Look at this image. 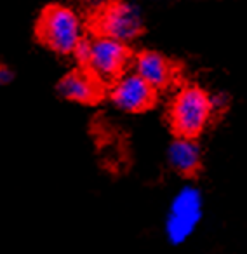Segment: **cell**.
<instances>
[{
	"mask_svg": "<svg viewBox=\"0 0 247 254\" xmlns=\"http://www.w3.org/2000/svg\"><path fill=\"white\" fill-rule=\"evenodd\" d=\"M212 113L209 94L191 84L174 94L169 106V122L178 138L195 139L205 131Z\"/></svg>",
	"mask_w": 247,
	"mask_h": 254,
	"instance_id": "obj_1",
	"label": "cell"
},
{
	"mask_svg": "<svg viewBox=\"0 0 247 254\" xmlns=\"http://www.w3.org/2000/svg\"><path fill=\"white\" fill-rule=\"evenodd\" d=\"M40 42L56 54L66 56L84 39V26L77 12L64 5H49L42 11L37 23Z\"/></svg>",
	"mask_w": 247,
	"mask_h": 254,
	"instance_id": "obj_2",
	"label": "cell"
},
{
	"mask_svg": "<svg viewBox=\"0 0 247 254\" xmlns=\"http://www.w3.org/2000/svg\"><path fill=\"white\" fill-rule=\"evenodd\" d=\"M204 218V195L193 185H185L174 193L167 207L164 232L173 246L185 244Z\"/></svg>",
	"mask_w": 247,
	"mask_h": 254,
	"instance_id": "obj_3",
	"label": "cell"
},
{
	"mask_svg": "<svg viewBox=\"0 0 247 254\" xmlns=\"http://www.w3.org/2000/svg\"><path fill=\"white\" fill-rule=\"evenodd\" d=\"M131 53L124 42L110 37H96L91 40V54L84 70H87L99 84H110L125 71Z\"/></svg>",
	"mask_w": 247,
	"mask_h": 254,
	"instance_id": "obj_4",
	"label": "cell"
},
{
	"mask_svg": "<svg viewBox=\"0 0 247 254\" xmlns=\"http://www.w3.org/2000/svg\"><path fill=\"white\" fill-rule=\"evenodd\" d=\"M141 9L132 2H112L101 11L98 18V30L103 37L119 42H131L143 33Z\"/></svg>",
	"mask_w": 247,
	"mask_h": 254,
	"instance_id": "obj_5",
	"label": "cell"
},
{
	"mask_svg": "<svg viewBox=\"0 0 247 254\" xmlns=\"http://www.w3.org/2000/svg\"><path fill=\"white\" fill-rule=\"evenodd\" d=\"M110 101L115 108L125 113H141L152 108L157 101V91L152 89L134 71H124L117 80L112 82Z\"/></svg>",
	"mask_w": 247,
	"mask_h": 254,
	"instance_id": "obj_6",
	"label": "cell"
},
{
	"mask_svg": "<svg viewBox=\"0 0 247 254\" xmlns=\"http://www.w3.org/2000/svg\"><path fill=\"white\" fill-rule=\"evenodd\" d=\"M134 71L155 91L166 89L176 77L174 64L157 51H141L134 58Z\"/></svg>",
	"mask_w": 247,
	"mask_h": 254,
	"instance_id": "obj_7",
	"label": "cell"
},
{
	"mask_svg": "<svg viewBox=\"0 0 247 254\" xmlns=\"http://www.w3.org/2000/svg\"><path fill=\"white\" fill-rule=\"evenodd\" d=\"M58 92L68 101L92 105L101 98V84L87 70L80 68V70L68 71L58 82Z\"/></svg>",
	"mask_w": 247,
	"mask_h": 254,
	"instance_id": "obj_8",
	"label": "cell"
},
{
	"mask_svg": "<svg viewBox=\"0 0 247 254\" xmlns=\"http://www.w3.org/2000/svg\"><path fill=\"white\" fill-rule=\"evenodd\" d=\"M167 162L180 176L191 178L198 173L202 162L200 146L195 139L176 138L167 148Z\"/></svg>",
	"mask_w": 247,
	"mask_h": 254,
	"instance_id": "obj_9",
	"label": "cell"
},
{
	"mask_svg": "<svg viewBox=\"0 0 247 254\" xmlns=\"http://www.w3.org/2000/svg\"><path fill=\"white\" fill-rule=\"evenodd\" d=\"M71 54H73L75 61H77L82 68H85V64H87V61H89V54H91V40L82 39L80 44L75 47V51Z\"/></svg>",
	"mask_w": 247,
	"mask_h": 254,
	"instance_id": "obj_10",
	"label": "cell"
},
{
	"mask_svg": "<svg viewBox=\"0 0 247 254\" xmlns=\"http://www.w3.org/2000/svg\"><path fill=\"white\" fill-rule=\"evenodd\" d=\"M209 101H211L212 112H223L230 105V96L225 92H216V94L209 96Z\"/></svg>",
	"mask_w": 247,
	"mask_h": 254,
	"instance_id": "obj_11",
	"label": "cell"
},
{
	"mask_svg": "<svg viewBox=\"0 0 247 254\" xmlns=\"http://www.w3.org/2000/svg\"><path fill=\"white\" fill-rule=\"evenodd\" d=\"M14 80V73L5 64H0V85H9Z\"/></svg>",
	"mask_w": 247,
	"mask_h": 254,
	"instance_id": "obj_12",
	"label": "cell"
}]
</instances>
